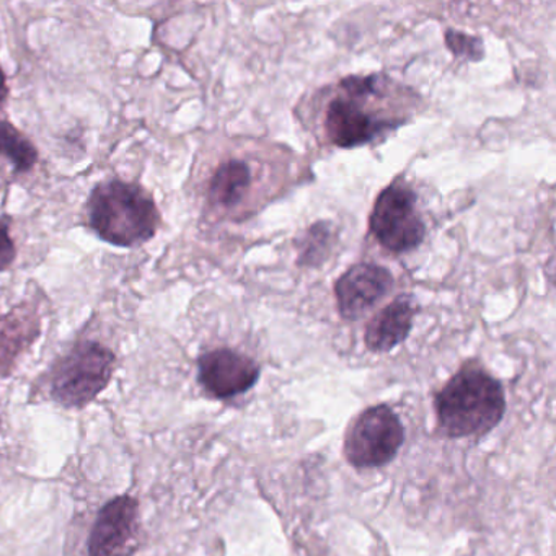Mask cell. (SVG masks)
Segmentation results:
<instances>
[{"mask_svg":"<svg viewBox=\"0 0 556 556\" xmlns=\"http://www.w3.org/2000/svg\"><path fill=\"white\" fill-rule=\"evenodd\" d=\"M0 155L14 165L17 174H27L38 162V151L14 125L0 122Z\"/></svg>","mask_w":556,"mask_h":556,"instance_id":"obj_12","label":"cell"},{"mask_svg":"<svg viewBox=\"0 0 556 556\" xmlns=\"http://www.w3.org/2000/svg\"><path fill=\"white\" fill-rule=\"evenodd\" d=\"M370 230L377 242L392 253L421 245L425 223L416 211V197L406 185L393 184L380 193L370 214Z\"/></svg>","mask_w":556,"mask_h":556,"instance_id":"obj_6","label":"cell"},{"mask_svg":"<svg viewBox=\"0 0 556 556\" xmlns=\"http://www.w3.org/2000/svg\"><path fill=\"white\" fill-rule=\"evenodd\" d=\"M256 185V170L242 159H229L214 172L210 181V201L220 210H240Z\"/></svg>","mask_w":556,"mask_h":556,"instance_id":"obj_11","label":"cell"},{"mask_svg":"<svg viewBox=\"0 0 556 556\" xmlns=\"http://www.w3.org/2000/svg\"><path fill=\"white\" fill-rule=\"evenodd\" d=\"M9 226H11L9 219L0 217V271L11 268L12 263L17 258V249L9 233Z\"/></svg>","mask_w":556,"mask_h":556,"instance_id":"obj_15","label":"cell"},{"mask_svg":"<svg viewBox=\"0 0 556 556\" xmlns=\"http://www.w3.org/2000/svg\"><path fill=\"white\" fill-rule=\"evenodd\" d=\"M260 366L245 354L227 348L198 359V380L214 399L226 400L249 392L258 382Z\"/></svg>","mask_w":556,"mask_h":556,"instance_id":"obj_8","label":"cell"},{"mask_svg":"<svg viewBox=\"0 0 556 556\" xmlns=\"http://www.w3.org/2000/svg\"><path fill=\"white\" fill-rule=\"evenodd\" d=\"M333 245V230L328 223H317L307 230L299 243V265L318 266L324 263Z\"/></svg>","mask_w":556,"mask_h":556,"instance_id":"obj_13","label":"cell"},{"mask_svg":"<svg viewBox=\"0 0 556 556\" xmlns=\"http://www.w3.org/2000/svg\"><path fill=\"white\" fill-rule=\"evenodd\" d=\"M8 97V83H5L4 71L0 70V103L4 102Z\"/></svg>","mask_w":556,"mask_h":556,"instance_id":"obj_16","label":"cell"},{"mask_svg":"<svg viewBox=\"0 0 556 556\" xmlns=\"http://www.w3.org/2000/svg\"><path fill=\"white\" fill-rule=\"evenodd\" d=\"M139 504L116 496L100 509L89 540V556H129L138 545Z\"/></svg>","mask_w":556,"mask_h":556,"instance_id":"obj_7","label":"cell"},{"mask_svg":"<svg viewBox=\"0 0 556 556\" xmlns=\"http://www.w3.org/2000/svg\"><path fill=\"white\" fill-rule=\"evenodd\" d=\"M445 45L455 56L465 58V60L480 61L483 58V43L480 38L468 37L460 31L448 30L445 34Z\"/></svg>","mask_w":556,"mask_h":556,"instance_id":"obj_14","label":"cell"},{"mask_svg":"<svg viewBox=\"0 0 556 556\" xmlns=\"http://www.w3.org/2000/svg\"><path fill=\"white\" fill-rule=\"evenodd\" d=\"M402 87L386 76L346 77L325 99L321 135L337 148L369 144L403 123Z\"/></svg>","mask_w":556,"mask_h":556,"instance_id":"obj_1","label":"cell"},{"mask_svg":"<svg viewBox=\"0 0 556 556\" xmlns=\"http://www.w3.org/2000/svg\"><path fill=\"white\" fill-rule=\"evenodd\" d=\"M416 315V302L412 295H400L392 304L379 312L367 324V350L372 353H389L408 338Z\"/></svg>","mask_w":556,"mask_h":556,"instance_id":"obj_10","label":"cell"},{"mask_svg":"<svg viewBox=\"0 0 556 556\" xmlns=\"http://www.w3.org/2000/svg\"><path fill=\"white\" fill-rule=\"evenodd\" d=\"M89 223L110 245L131 249L154 239L161 213L141 185L112 180L97 185L89 198Z\"/></svg>","mask_w":556,"mask_h":556,"instance_id":"obj_3","label":"cell"},{"mask_svg":"<svg viewBox=\"0 0 556 556\" xmlns=\"http://www.w3.org/2000/svg\"><path fill=\"white\" fill-rule=\"evenodd\" d=\"M435 416L448 438L483 435L496 428L506 412L500 380L477 366L462 367L435 395Z\"/></svg>","mask_w":556,"mask_h":556,"instance_id":"obj_2","label":"cell"},{"mask_svg":"<svg viewBox=\"0 0 556 556\" xmlns=\"http://www.w3.org/2000/svg\"><path fill=\"white\" fill-rule=\"evenodd\" d=\"M115 364V354L109 348L84 341L54 367L51 395L66 408H83L106 389Z\"/></svg>","mask_w":556,"mask_h":556,"instance_id":"obj_4","label":"cell"},{"mask_svg":"<svg viewBox=\"0 0 556 556\" xmlns=\"http://www.w3.org/2000/svg\"><path fill=\"white\" fill-rule=\"evenodd\" d=\"M405 442V428L390 406L364 409L346 432L344 457L356 468L390 464Z\"/></svg>","mask_w":556,"mask_h":556,"instance_id":"obj_5","label":"cell"},{"mask_svg":"<svg viewBox=\"0 0 556 556\" xmlns=\"http://www.w3.org/2000/svg\"><path fill=\"white\" fill-rule=\"evenodd\" d=\"M392 288L393 276L389 269L374 263H357L334 285L341 317L346 320L364 317Z\"/></svg>","mask_w":556,"mask_h":556,"instance_id":"obj_9","label":"cell"}]
</instances>
